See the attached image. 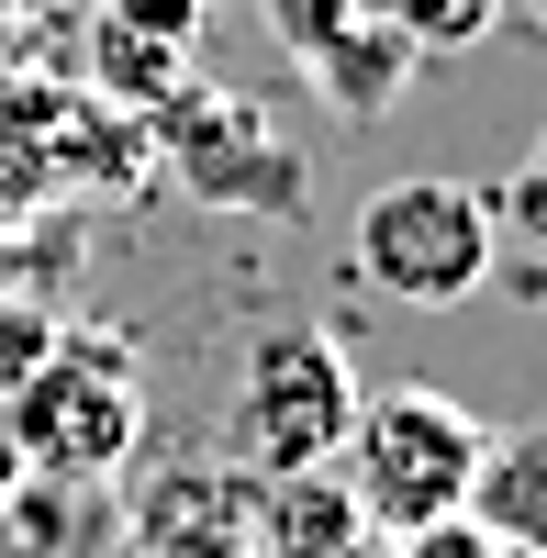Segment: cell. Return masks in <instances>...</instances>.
I'll list each match as a JSON object with an SVG mask.
<instances>
[{"instance_id": "9c48e42d", "label": "cell", "mask_w": 547, "mask_h": 558, "mask_svg": "<svg viewBox=\"0 0 547 558\" xmlns=\"http://www.w3.org/2000/svg\"><path fill=\"white\" fill-rule=\"evenodd\" d=\"M357 536V502L336 470H280V481H257V558H347Z\"/></svg>"}, {"instance_id": "5b68a950", "label": "cell", "mask_w": 547, "mask_h": 558, "mask_svg": "<svg viewBox=\"0 0 547 558\" xmlns=\"http://www.w3.org/2000/svg\"><path fill=\"white\" fill-rule=\"evenodd\" d=\"M268 12H280V34L313 57V78H325L347 112H380L402 89V68H414V45H402L369 0H268Z\"/></svg>"}, {"instance_id": "4fadbf2b", "label": "cell", "mask_w": 547, "mask_h": 558, "mask_svg": "<svg viewBox=\"0 0 547 558\" xmlns=\"http://www.w3.org/2000/svg\"><path fill=\"white\" fill-rule=\"evenodd\" d=\"M525 12H536V23H547V0H525Z\"/></svg>"}, {"instance_id": "ba28073f", "label": "cell", "mask_w": 547, "mask_h": 558, "mask_svg": "<svg viewBox=\"0 0 547 558\" xmlns=\"http://www.w3.org/2000/svg\"><path fill=\"white\" fill-rule=\"evenodd\" d=\"M459 514L514 547V558H547V425H514V436H481V470H470V502Z\"/></svg>"}, {"instance_id": "277c9868", "label": "cell", "mask_w": 547, "mask_h": 558, "mask_svg": "<svg viewBox=\"0 0 547 558\" xmlns=\"http://www.w3.org/2000/svg\"><path fill=\"white\" fill-rule=\"evenodd\" d=\"M347 425H357V380H347V347L325 336V324H268V336H246V368H235V458L257 481L336 470Z\"/></svg>"}, {"instance_id": "30bf717a", "label": "cell", "mask_w": 547, "mask_h": 558, "mask_svg": "<svg viewBox=\"0 0 547 558\" xmlns=\"http://www.w3.org/2000/svg\"><path fill=\"white\" fill-rule=\"evenodd\" d=\"M369 12L414 45V57H459V45H481L503 23V0H369Z\"/></svg>"}, {"instance_id": "8992f818", "label": "cell", "mask_w": 547, "mask_h": 558, "mask_svg": "<svg viewBox=\"0 0 547 558\" xmlns=\"http://www.w3.org/2000/svg\"><path fill=\"white\" fill-rule=\"evenodd\" d=\"M168 146H179V168H191L212 202H291L302 191V179L246 168V157H280V146H268V123L235 101V89H168Z\"/></svg>"}, {"instance_id": "6da1fadb", "label": "cell", "mask_w": 547, "mask_h": 558, "mask_svg": "<svg viewBox=\"0 0 547 558\" xmlns=\"http://www.w3.org/2000/svg\"><path fill=\"white\" fill-rule=\"evenodd\" d=\"M347 502H357V525L369 536H425L447 525L470 502V470H481V425L447 391H380V402H357V425H347Z\"/></svg>"}, {"instance_id": "5bb4252c", "label": "cell", "mask_w": 547, "mask_h": 558, "mask_svg": "<svg viewBox=\"0 0 547 558\" xmlns=\"http://www.w3.org/2000/svg\"><path fill=\"white\" fill-rule=\"evenodd\" d=\"M246 558H257V547H246Z\"/></svg>"}, {"instance_id": "7a4b0ae2", "label": "cell", "mask_w": 547, "mask_h": 558, "mask_svg": "<svg viewBox=\"0 0 547 558\" xmlns=\"http://www.w3.org/2000/svg\"><path fill=\"white\" fill-rule=\"evenodd\" d=\"M0 436L57 481H101L112 458H134L146 436V380L112 336H57L12 391H0Z\"/></svg>"}, {"instance_id": "52a82bcc", "label": "cell", "mask_w": 547, "mask_h": 558, "mask_svg": "<svg viewBox=\"0 0 547 558\" xmlns=\"http://www.w3.org/2000/svg\"><path fill=\"white\" fill-rule=\"evenodd\" d=\"M134 547H146V558H246L257 547V492L235 470H168L146 492Z\"/></svg>"}, {"instance_id": "8fae6325", "label": "cell", "mask_w": 547, "mask_h": 558, "mask_svg": "<svg viewBox=\"0 0 547 558\" xmlns=\"http://www.w3.org/2000/svg\"><path fill=\"white\" fill-rule=\"evenodd\" d=\"M491 213H514V223H525V235L547 246V134H536V146H525V168H514V191H503V202H491Z\"/></svg>"}, {"instance_id": "3957f363", "label": "cell", "mask_w": 547, "mask_h": 558, "mask_svg": "<svg viewBox=\"0 0 547 558\" xmlns=\"http://www.w3.org/2000/svg\"><path fill=\"white\" fill-rule=\"evenodd\" d=\"M491 235H503V213L470 179H380L347 223V257H357L369 291L436 313V302H470L491 279Z\"/></svg>"}, {"instance_id": "7c38bea8", "label": "cell", "mask_w": 547, "mask_h": 558, "mask_svg": "<svg viewBox=\"0 0 547 558\" xmlns=\"http://www.w3.org/2000/svg\"><path fill=\"white\" fill-rule=\"evenodd\" d=\"M45 347H57V324H45V313H23V302H12V313H0V391H12V380H23V368L45 357Z\"/></svg>"}]
</instances>
